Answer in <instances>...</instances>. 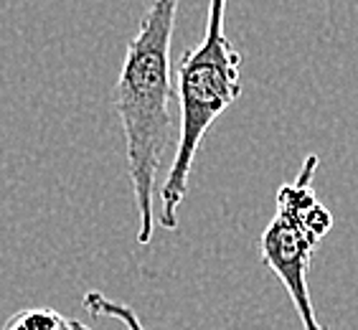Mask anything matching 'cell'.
<instances>
[{
	"label": "cell",
	"instance_id": "cell-1",
	"mask_svg": "<svg viewBox=\"0 0 358 330\" xmlns=\"http://www.w3.org/2000/svg\"><path fill=\"white\" fill-rule=\"evenodd\" d=\"M180 0H152L127 43L122 69L112 92V107L124 132L127 173L138 208V244L155 234V180L168 148L176 140L171 102L176 84L171 76V43Z\"/></svg>",
	"mask_w": 358,
	"mask_h": 330
},
{
	"label": "cell",
	"instance_id": "cell-4",
	"mask_svg": "<svg viewBox=\"0 0 358 330\" xmlns=\"http://www.w3.org/2000/svg\"><path fill=\"white\" fill-rule=\"evenodd\" d=\"M3 330H92L82 320L69 317L54 308H28L15 313Z\"/></svg>",
	"mask_w": 358,
	"mask_h": 330
},
{
	"label": "cell",
	"instance_id": "cell-2",
	"mask_svg": "<svg viewBox=\"0 0 358 330\" xmlns=\"http://www.w3.org/2000/svg\"><path fill=\"white\" fill-rule=\"evenodd\" d=\"M227 0H208L206 34L188 48L176 66V96L180 104V130L176 158L160 186V227L178 229V206L186 199L188 175L201 143L216 117L241 96V54L224 34Z\"/></svg>",
	"mask_w": 358,
	"mask_h": 330
},
{
	"label": "cell",
	"instance_id": "cell-3",
	"mask_svg": "<svg viewBox=\"0 0 358 330\" xmlns=\"http://www.w3.org/2000/svg\"><path fill=\"white\" fill-rule=\"evenodd\" d=\"M317 165L320 158L308 155L297 178L280 186L277 211L259 241L262 261L285 285L303 330H328L317 320V310L313 305L310 285H308L313 254L323 236L333 229V213L313 191Z\"/></svg>",
	"mask_w": 358,
	"mask_h": 330
},
{
	"label": "cell",
	"instance_id": "cell-5",
	"mask_svg": "<svg viewBox=\"0 0 358 330\" xmlns=\"http://www.w3.org/2000/svg\"><path fill=\"white\" fill-rule=\"evenodd\" d=\"M84 308L87 313L94 317H112V320H120L127 330H145L140 323L138 313L124 303H115L110 297H104L102 292H87L84 295Z\"/></svg>",
	"mask_w": 358,
	"mask_h": 330
}]
</instances>
